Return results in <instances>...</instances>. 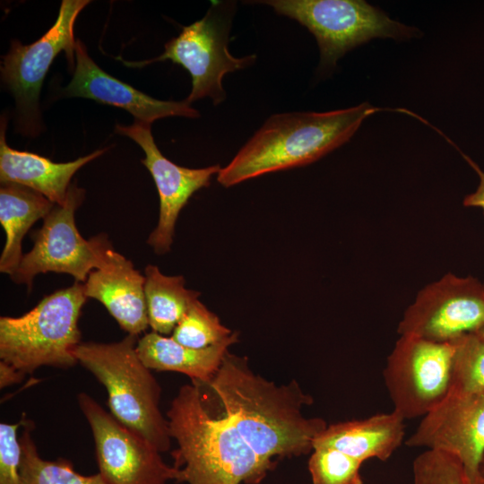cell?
Instances as JSON below:
<instances>
[{
    "label": "cell",
    "instance_id": "obj_1",
    "mask_svg": "<svg viewBox=\"0 0 484 484\" xmlns=\"http://www.w3.org/2000/svg\"><path fill=\"white\" fill-rule=\"evenodd\" d=\"M192 384L203 397L217 401L220 414L266 460L313 451L315 438L327 427L320 418L303 415L302 407L313 400L295 381L276 385L229 351L211 380Z\"/></svg>",
    "mask_w": 484,
    "mask_h": 484
},
{
    "label": "cell",
    "instance_id": "obj_2",
    "mask_svg": "<svg viewBox=\"0 0 484 484\" xmlns=\"http://www.w3.org/2000/svg\"><path fill=\"white\" fill-rule=\"evenodd\" d=\"M180 482L258 484L274 464L257 454L227 418L207 409L197 387H180L167 412Z\"/></svg>",
    "mask_w": 484,
    "mask_h": 484
},
{
    "label": "cell",
    "instance_id": "obj_3",
    "mask_svg": "<svg viewBox=\"0 0 484 484\" xmlns=\"http://www.w3.org/2000/svg\"><path fill=\"white\" fill-rule=\"evenodd\" d=\"M381 110L366 102L327 112H288L271 116L220 169L225 187L261 175L315 162L348 142L369 116Z\"/></svg>",
    "mask_w": 484,
    "mask_h": 484
},
{
    "label": "cell",
    "instance_id": "obj_4",
    "mask_svg": "<svg viewBox=\"0 0 484 484\" xmlns=\"http://www.w3.org/2000/svg\"><path fill=\"white\" fill-rule=\"evenodd\" d=\"M138 340L127 334L115 342H81L74 356L107 389L110 413L164 453L172 438L159 406L161 389L137 354Z\"/></svg>",
    "mask_w": 484,
    "mask_h": 484
},
{
    "label": "cell",
    "instance_id": "obj_5",
    "mask_svg": "<svg viewBox=\"0 0 484 484\" xmlns=\"http://www.w3.org/2000/svg\"><path fill=\"white\" fill-rule=\"evenodd\" d=\"M87 297L82 283L45 296L20 316L0 317V359L24 374L41 367L69 368L78 361V326Z\"/></svg>",
    "mask_w": 484,
    "mask_h": 484
},
{
    "label": "cell",
    "instance_id": "obj_6",
    "mask_svg": "<svg viewBox=\"0 0 484 484\" xmlns=\"http://www.w3.org/2000/svg\"><path fill=\"white\" fill-rule=\"evenodd\" d=\"M255 3L272 6L281 15L296 20L315 38L320 49V68L332 70L349 50L376 38L408 39L415 28L392 20L363 0H267Z\"/></svg>",
    "mask_w": 484,
    "mask_h": 484
},
{
    "label": "cell",
    "instance_id": "obj_7",
    "mask_svg": "<svg viewBox=\"0 0 484 484\" xmlns=\"http://www.w3.org/2000/svg\"><path fill=\"white\" fill-rule=\"evenodd\" d=\"M234 6L235 4L227 2L213 4L201 20L183 27L177 37L165 44V51L151 60L128 62L121 57L118 59L130 67L171 60L186 68L192 77L187 102L209 97L214 105L220 104L226 98L223 76L250 66L256 59L255 55L235 57L228 49Z\"/></svg>",
    "mask_w": 484,
    "mask_h": 484
},
{
    "label": "cell",
    "instance_id": "obj_8",
    "mask_svg": "<svg viewBox=\"0 0 484 484\" xmlns=\"http://www.w3.org/2000/svg\"><path fill=\"white\" fill-rule=\"evenodd\" d=\"M84 189L71 184L66 200L55 205L31 238L33 246L23 255L11 279L30 290L36 275L48 272L72 275L84 283L90 272L101 266L112 248L105 234L87 240L75 224V212L84 199Z\"/></svg>",
    "mask_w": 484,
    "mask_h": 484
},
{
    "label": "cell",
    "instance_id": "obj_9",
    "mask_svg": "<svg viewBox=\"0 0 484 484\" xmlns=\"http://www.w3.org/2000/svg\"><path fill=\"white\" fill-rule=\"evenodd\" d=\"M454 352V341L400 335L383 370L393 411L411 419L438 406L451 390Z\"/></svg>",
    "mask_w": 484,
    "mask_h": 484
},
{
    "label": "cell",
    "instance_id": "obj_10",
    "mask_svg": "<svg viewBox=\"0 0 484 484\" xmlns=\"http://www.w3.org/2000/svg\"><path fill=\"white\" fill-rule=\"evenodd\" d=\"M89 3L63 0L56 22L40 39L30 45L13 40L2 57V82L15 99L18 128L26 135L33 136L40 131L39 93L55 57L64 51L73 68L77 41L74 22Z\"/></svg>",
    "mask_w": 484,
    "mask_h": 484
},
{
    "label": "cell",
    "instance_id": "obj_11",
    "mask_svg": "<svg viewBox=\"0 0 484 484\" xmlns=\"http://www.w3.org/2000/svg\"><path fill=\"white\" fill-rule=\"evenodd\" d=\"M484 324V284L446 273L424 287L405 310L397 332L436 342L476 333Z\"/></svg>",
    "mask_w": 484,
    "mask_h": 484
},
{
    "label": "cell",
    "instance_id": "obj_12",
    "mask_svg": "<svg viewBox=\"0 0 484 484\" xmlns=\"http://www.w3.org/2000/svg\"><path fill=\"white\" fill-rule=\"evenodd\" d=\"M95 443L101 473L113 484H165L180 482V470L165 463L159 450L101 407L86 393L77 396Z\"/></svg>",
    "mask_w": 484,
    "mask_h": 484
},
{
    "label": "cell",
    "instance_id": "obj_13",
    "mask_svg": "<svg viewBox=\"0 0 484 484\" xmlns=\"http://www.w3.org/2000/svg\"><path fill=\"white\" fill-rule=\"evenodd\" d=\"M406 445L454 455L462 462L470 484H475L484 454V392H449L422 418Z\"/></svg>",
    "mask_w": 484,
    "mask_h": 484
},
{
    "label": "cell",
    "instance_id": "obj_14",
    "mask_svg": "<svg viewBox=\"0 0 484 484\" xmlns=\"http://www.w3.org/2000/svg\"><path fill=\"white\" fill-rule=\"evenodd\" d=\"M116 132L134 140L144 151L142 163L151 174L160 197V216L157 227L147 243L162 255L170 250L175 225L181 210L199 189L210 185L219 165L202 169L180 167L167 159L158 149L151 134V124L135 120L131 125H116Z\"/></svg>",
    "mask_w": 484,
    "mask_h": 484
},
{
    "label": "cell",
    "instance_id": "obj_15",
    "mask_svg": "<svg viewBox=\"0 0 484 484\" xmlns=\"http://www.w3.org/2000/svg\"><path fill=\"white\" fill-rule=\"evenodd\" d=\"M62 93L65 97H82L122 108L131 113L135 120L151 125L167 117L196 118L200 116L186 99L160 100L107 73L91 58L84 44L79 39L75 47L73 76Z\"/></svg>",
    "mask_w": 484,
    "mask_h": 484
},
{
    "label": "cell",
    "instance_id": "obj_16",
    "mask_svg": "<svg viewBox=\"0 0 484 484\" xmlns=\"http://www.w3.org/2000/svg\"><path fill=\"white\" fill-rule=\"evenodd\" d=\"M144 284L133 263L110 248L82 286L87 298L99 301L127 334L138 336L149 326Z\"/></svg>",
    "mask_w": 484,
    "mask_h": 484
},
{
    "label": "cell",
    "instance_id": "obj_17",
    "mask_svg": "<svg viewBox=\"0 0 484 484\" xmlns=\"http://www.w3.org/2000/svg\"><path fill=\"white\" fill-rule=\"evenodd\" d=\"M5 118L1 119L0 180L30 188L47 197L56 205L65 203L73 175L84 165L102 155L99 149L68 162H54L33 152L17 151L6 143Z\"/></svg>",
    "mask_w": 484,
    "mask_h": 484
},
{
    "label": "cell",
    "instance_id": "obj_18",
    "mask_svg": "<svg viewBox=\"0 0 484 484\" xmlns=\"http://www.w3.org/2000/svg\"><path fill=\"white\" fill-rule=\"evenodd\" d=\"M397 412L377 413L363 419L327 425L314 440L315 447L339 450L360 462L388 460L401 446L405 425Z\"/></svg>",
    "mask_w": 484,
    "mask_h": 484
},
{
    "label": "cell",
    "instance_id": "obj_19",
    "mask_svg": "<svg viewBox=\"0 0 484 484\" xmlns=\"http://www.w3.org/2000/svg\"><path fill=\"white\" fill-rule=\"evenodd\" d=\"M237 341L238 333H233L221 342L193 349L152 331L138 340L136 351L150 369L179 372L191 381L208 382L218 371L229 347Z\"/></svg>",
    "mask_w": 484,
    "mask_h": 484
},
{
    "label": "cell",
    "instance_id": "obj_20",
    "mask_svg": "<svg viewBox=\"0 0 484 484\" xmlns=\"http://www.w3.org/2000/svg\"><path fill=\"white\" fill-rule=\"evenodd\" d=\"M56 204L26 186L7 183L0 188V222L5 243L0 256V272H16L23 257L22 242L32 225L44 219Z\"/></svg>",
    "mask_w": 484,
    "mask_h": 484
},
{
    "label": "cell",
    "instance_id": "obj_21",
    "mask_svg": "<svg viewBox=\"0 0 484 484\" xmlns=\"http://www.w3.org/2000/svg\"><path fill=\"white\" fill-rule=\"evenodd\" d=\"M149 326L162 335L172 333L200 293L185 287L183 276L163 274L156 265L144 270Z\"/></svg>",
    "mask_w": 484,
    "mask_h": 484
},
{
    "label": "cell",
    "instance_id": "obj_22",
    "mask_svg": "<svg viewBox=\"0 0 484 484\" xmlns=\"http://www.w3.org/2000/svg\"><path fill=\"white\" fill-rule=\"evenodd\" d=\"M22 427L19 437L22 446V484H113L99 472L91 476L80 474L67 460L43 459L33 439V422L24 419Z\"/></svg>",
    "mask_w": 484,
    "mask_h": 484
},
{
    "label": "cell",
    "instance_id": "obj_23",
    "mask_svg": "<svg viewBox=\"0 0 484 484\" xmlns=\"http://www.w3.org/2000/svg\"><path fill=\"white\" fill-rule=\"evenodd\" d=\"M233 333L199 299L194 300L175 327L171 337L193 349H205L228 339Z\"/></svg>",
    "mask_w": 484,
    "mask_h": 484
},
{
    "label": "cell",
    "instance_id": "obj_24",
    "mask_svg": "<svg viewBox=\"0 0 484 484\" xmlns=\"http://www.w3.org/2000/svg\"><path fill=\"white\" fill-rule=\"evenodd\" d=\"M450 392H484V338L472 333L455 341Z\"/></svg>",
    "mask_w": 484,
    "mask_h": 484
},
{
    "label": "cell",
    "instance_id": "obj_25",
    "mask_svg": "<svg viewBox=\"0 0 484 484\" xmlns=\"http://www.w3.org/2000/svg\"><path fill=\"white\" fill-rule=\"evenodd\" d=\"M363 462L333 448L315 447L308 461L313 484H363Z\"/></svg>",
    "mask_w": 484,
    "mask_h": 484
},
{
    "label": "cell",
    "instance_id": "obj_26",
    "mask_svg": "<svg viewBox=\"0 0 484 484\" xmlns=\"http://www.w3.org/2000/svg\"><path fill=\"white\" fill-rule=\"evenodd\" d=\"M412 484H470V481L457 457L426 449L413 461Z\"/></svg>",
    "mask_w": 484,
    "mask_h": 484
},
{
    "label": "cell",
    "instance_id": "obj_27",
    "mask_svg": "<svg viewBox=\"0 0 484 484\" xmlns=\"http://www.w3.org/2000/svg\"><path fill=\"white\" fill-rule=\"evenodd\" d=\"M24 418L14 424H0V484H22V446L17 433Z\"/></svg>",
    "mask_w": 484,
    "mask_h": 484
},
{
    "label": "cell",
    "instance_id": "obj_28",
    "mask_svg": "<svg viewBox=\"0 0 484 484\" xmlns=\"http://www.w3.org/2000/svg\"><path fill=\"white\" fill-rule=\"evenodd\" d=\"M464 160L474 169L479 177V185L476 190L467 194L463 199V205L465 207H475L480 209L484 213V171L467 155L461 152Z\"/></svg>",
    "mask_w": 484,
    "mask_h": 484
},
{
    "label": "cell",
    "instance_id": "obj_29",
    "mask_svg": "<svg viewBox=\"0 0 484 484\" xmlns=\"http://www.w3.org/2000/svg\"><path fill=\"white\" fill-rule=\"evenodd\" d=\"M26 374L15 368L13 366L0 361V388H5L14 384L21 383Z\"/></svg>",
    "mask_w": 484,
    "mask_h": 484
},
{
    "label": "cell",
    "instance_id": "obj_30",
    "mask_svg": "<svg viewBox=\"0 0 484 484\" xmlns=\"http://www.w3.org/2000/svg\"><path fill=\"white\" fill-rule=\"evenodd\" d=\"M475 484H484V454L479 464Z\"/></svg>",
    "mask_w": 484,
    "mask_h": 484
},
{
    "label": "cell",
    "instance_id": "obj_31",
    "mask_svg": "<svg viewBox=\"0 0 484 484\" xmlns=\"http://www.w3.org/2000/svg\"><path fill=\"white\" fill-rule=\"evenodd\" d=\"M475 333H477L480 336L484 338V324L481 325V327Z\"/></svg>",
    "mask_w": 484,
    "mask_h": 484
}]
</instances>
